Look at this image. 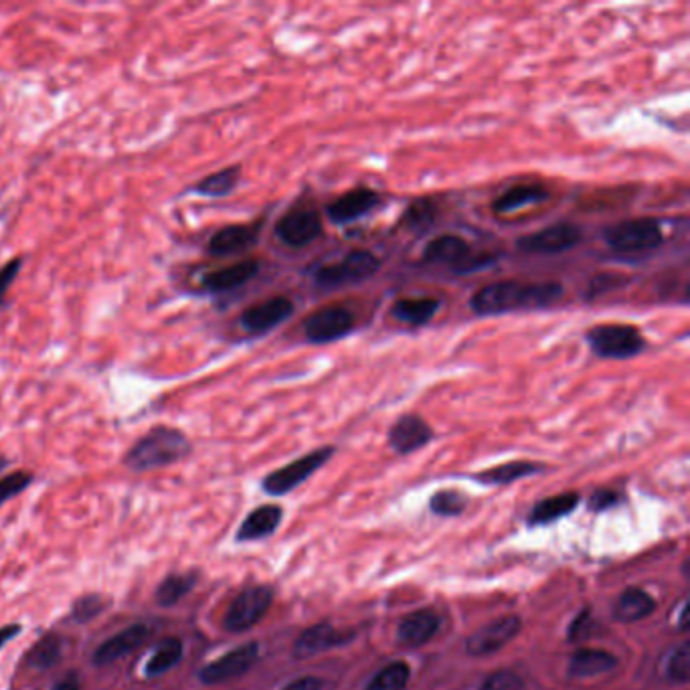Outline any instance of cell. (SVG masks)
<instances>
[{
  "instance_id": "cell-1",
  "label": "cell",
  "mask_w": 690,
  "mask_h": 690,
  "mask_svg": "<svg viewBox=\"0 0 690 690\" xmlns=\"http://www.w3.org/2000/svg\"><path fill=\"white\" fill-rule=\"evenodd\" d=\"M565 294L561 282H525L498 280L478 288L470 298V310L476 316H502L525 310H547L555 306Z\"/></svg>"
},
{
  "instance_id": "cell-2",
  "label": "cell",
  "mask_w": 690,
  "mask_h": 690,
  "mask_svg": "<svg viewBox=\"0 0 690 690\" xmlns=\"http://www.w3.org/2000/svg\"><path fill=\"white\" fill-rule=\"evenodd\" d=\"M193 452V444L183 429L154 425L126 452L124 464L132 472H150L183 462Z\"/></svg>"
},
{
  "instance_id": "cell-3",
  "label": "cell",
  "mask_w": 690,
  "mask_h": 690,
  "mask_svg": "<svg viewBox=\"0 0 690 690\" xmlns=\"http://www.w3.org/2000/svg\"><path fill=\"white\" fill-rule=\"evenodd\" d=\"M498 262L496 253L476 251L464 237L454 233H444L431 239L421 251V264L448 266L454 274L468 276L490 268Z\"/></svg>"
},
{
  "instance_id": "cell-4",
  "label": "cell",
  "mask_w": 690,
  "mask_h": 690,
  "mask_svg": "<svg viewBox=\"0 0 690 690\" xmlns=\"http://www.w3.org/2000/svg\"><path fill=\"white\" fill-rule=\"evenodd\" d=\"M585 340L591 353L606 361H630L648 349L642 330L624 322L595 324L585 332Z\"/></svg>"
},
{
  "instance_id": "cell-5",
  "label": "cell",
  "mask_w": 690,
  "mask_h": 690,
  "mask_svg": "<svg viewBox=\"0 0 690 690\" xmlns=\"http://www.w3.org/2000/svg\"><path fill=\"white\" fill-rule=\"evenodd\" d=\"M666 239L662 221L656 217H634L610 225L603 241L616 253H646L658 249Z\"/></svg>"
},
{
  "instance_id": "cell-6",
  "label": "cell",
  "mask_w": 690,
  "mask_h": 690,
  "mask_svg": "<svg viewBox=\"0 0 690 690\" xmlns=\"http://www.w3.org/2000/svg\"><path fill=\"white\" fill-rule=\"evenodd\" d=\"M381 270V260L369 249H353L336 264H324L312 278L320 288H338L371 280Z\"/></svg>"
},
{
  "instance_id": "cell-7",
  "label": "cell",
  "mask_w": 690,
  "mask_h": 690,
  "mask_svg": "<svg viewBox=\"0 0 690 690\" xmlns=\"http://www.w3.org/2000/svg\"><path fill=\"white\" fill-rule=\"evenodd\" d=\"M274 591L268 585H253L243 589L231 603L223 616V628L233 634L251 630L257 622L264 620L272 608Z\"/></svg>"
},
{
  "instance_id": "cell-8",
  "label": "cell",
  "mask_w": 690,
  "mask_h": 690,
  "mask_svg": "<svg viewBox=\"0 0 690 690\" xmlns=\"http://www.w3.org/2000/svg\"><path fill=\"white\" fill-rule=\"evenodd\" d=\"M357 328V316L342 304H328L306 316L302 332L310 344H332Z\"/></svg>"
},
{
  "instance_id": "cell-9",
  "label": "cell",
  "mask_w": 690,
  "mask_h": 690,
  "mask_svg": "<svg viewBox=\"0 0 690 690\" xmlns=\"http://www.w3.org/2000/svg\"><path fill=\"white\" fill-rule=\"evenodd\" d=\"M274 233L280 239V243L286 247H292V249L308 247L312 241H316L324 233L320 211L306 203L294 205L276 221Z\"/></svg>"
},
{
  "instance_id": "cell-10",
  "label": "cell",
  "mask_w": 690,
  "mask_h": 690,
  "mask_svg": "<svg viewBox=\"0 0 690 690\" xmlns=\"http://www.w3.org/2000/svg\"><path fill=\"white\" fill-rule=\"evenodd\" d=\"M332 456H334V448L332 446H324V448L312 450L310 454H306V456L290 462L288 466H282V468L274 470L272 474H268L264 478L262 488L270 496H284V494L292 492L294 488H298L300 484H304Z\"/></svg>"
},
{
  "instance_id": "cell-11",
  "label": "cell",
  "mask_w": 690,
  "mask_h": 690,
  "mask_svg": "<svg viewBox=\"0 0 690 690\" xmlns=\"http://www.w3.org/2000/svg\"><path fill=\"white\" fill-rule=\"evenodd\" d=\"M583 239V229L575 223H553L535 233L523 235L516 241V247L523 253L533 255H559L575 249Z\"/></svg>"
},
{
  "instance_id": "cell-12",
  "label": "cell",
  "mask_w": 690,
  "mask_h": 690,
  "mask_svg": "<svg viewBox=\"0 0 690 690\" xmlns=\"http://www.w3.org/2000/svg\"><path fill=\"white\" fill-rule=\"evenodd\" d=\"M296 312V304L288 296H272L268 300H262L257 304L247 306L239 318L237 324L241 330H245L251 336H262L278 326H282L286 320H290Z\"/></svg>"
},
{
  "instance_id": "cell-13",
  "label": "cell",
  "mask_w": 690,
  "mask_h": 690,
  "mask_svg": "<svg viewBox=\"0 0 690 690\" xmlns=\"http://www.w3.org/2000/svg\"><path fill=\"white\" fill-rule=\"evenodd\" d=\"M264 225H266L264 219L225 225L209 237L205 251L209 257H215V260L241 255V253H245L257 245V241H260V237H262Z\"/></svg>"
},
{
  "instance_id": "cell-14",
  "label": "cell",
  "mask_w": 690,
  "mask_h": 690,
  "mask_svg": "<svg viewBox=\"0 0 690 690\" xmlns=\"http://www.w3.org/2000/svg\"><path fill=\"white\" fill-rule=\"evenodd\" d=\"M523 622L519 616H504L488 626L476 630L468 642H466V652L474 658H486L494 652H500L504 646H508L516 636L521 634Z\"/></svg>"
},
{
  "instance_id": "cell-15",
  "label": "cell",
  "mask_w": 690,
  "mask_h": 690,
  "mask_svg": "<svg viewBox=\"0 0 690 690\" xmlns=\"http://www.w3.org/2000/svg\"><path fill=\"white\" fill-rule=\"evenodd\" d=\"M257 658H260V646H257L255 642L237 646L229 650L227 654H223L221 658L203 666L199 672V680L203 684L213 686V684H223L227 680L239 678L257 662Z\"/></svg>"
},
{
  "instance_id": "cell-16",
  "label": "cell",
  "mask_w": 690,
  "mask_h": 690,
  "mask_svg": "<svg viewBox=\"0 0 690 690\" xmlns=\"http://www.w3.org/2000/svg\"><path fill=\"white\" fill-rule=\"evenodd\" d=\"M383 203V197L373 189H353L340 195L338 199L330 201L326 205V217L332 225L344 227L351 225L367 215H371L379 205Z\"/></svg>"
},
{
  "instance_id": "cell-17",
  "label": "cell",
  "mask_w": 690,
  "mask_h": 690,
  "mask_svg": "<svg viewBox=\"0 0 690 690\" xmlns=\"http://www.w3.org/2000/svg\"><path fill=\"white\" fill-rule=\"evenodd\" d=\"M431 440H434V429L417 413H405L397 417L387 436L391 450L399 456L413 454L425 448Z\"/></svg>"
},
{
  "instance_id": "cell-18",
  "label": "cell",
  "mask_w": 690,
  "mask_h": 690,
  "mask_svg": "<svg viewBox=\"0 0 690 690\" xmlns=\"http://www.w3.org/2000/svg\"><path fill=\"white\" fill-rule=\"evenodd\" d=\"M262 270L260 260H239L235 264L213 270L201 278V288L209 294H225L249 284Z\"/></svg>"
},
{
  "instance_id": "cell-19",
  "label": "cell",
  "mask_w": 690,
  "mask_h": 690,
  "mask_svg": "<svg viewBox=\"0 0 690 690\" xmlns=\"http://www.w3.org/2000/svg\"><path fill=\"white\" fill-rule=\"evenodd\" d=\"M150 628L146 624H134L118 634H114L112 638H108L104 644H100L94 652V666H110L122 658H126L128 654L136 652L150 636Z\"/></svg>"
},
{
  "instance_id": "cell-20",
  "label": "cell",
  "mask_w": 690,
  "mask_h": 690,
  "mask_svg": "<svg viewBox=\"0 0 690 690\" xmlns=\"http://www.w3.org/2000/svg\"><path fill=\"white\" fill-rule=\"evenodd\" d=\"M347 642H351L349 632H342L330 624H316L298 636V640L294 644V656L296 658H310V656L322 654L326 650H332V648L342 646Z\"/></svg>"
},
{
  "instance_id": "cell-21",
  "label": "cell",
  "mask_w": 690,
  "mask_h": 690,
  "mask_svg": "<svg viewBox=\"0 0 690 690\" xmlns=\"http://www.w3.org/2000/svg\"><path fill=\"white\" fill-rule=\"evenodd\" d=\"M282 519H284V512L280 506H276V504L257 506L255 510H251L245 516V521L241 523L235 539L239 543L262 541V539H266L278 531Z\"/></svg>"
},
{
  "instance_id": "cell-22",
  "label": "cell",
  "mask_w": 690,
  "mask_h": 690,
  "mask_svg": "<svg viewBox=\"0 0 690 690\" xmlns=\"http://www.w3.org/2000/svg\"><path fill=\"white\" fill-rule=\"evenodd\" d=\"M438 630L440 618L434 610H417L399 622L397 640L407 648H419L434 638Z\"/></svg>"
},
{
  "instance_id": "cell-23",
  "label": "cell",
  "mask_w": 690,
  "mask_h": 690,
  "mask_svg": "<svg viewBox=\"0 0 690 690\" xmlns=\"http://www.w3.org/2000/svg\"><path fill=\"white\" fill-rule=\"evenodd\" d=\"M551 197V193L547 191V187L539 185V183H529V185H514L510 189H506L504 193H500L490 209L496 213V215H510V213H516L519 209H525V207H535V205H541L545 203L547 199Z\"/></svg>"
},
{
  "instance_id": "cell-24",
  "label": "cell",
  "mask_w": 690,
  "mask_h": 690,
  "mask_svg": "<svg viewBox=\"0 0 690 690\" xmlns=\"http://www.w3.org/2000/svg\"><path fill=\"white\" fill-rule=\"evenodd\" d=\"M440 308H442V300L434 296L399 298L391 306V316L407 326L421 328L438 316Z\"/></svg>"
},
{
  "instance_id": "cell-25",
  "label": "cell",
  "mask_w": 690,
  "mask_h": 690,
  "mask_svg": "<svg viewBox=\"0 0 690 690\" xmlns=\"http://www.w3.org/2000/svg\"><path fill=\"white\" fill-rule=\"evenodd\" d=\"M241 172H243L241 164H229V166L203 177L189 191L199 195V197H207V199H225V197L233 195L235 189L239 187Z\"/></svg>"
},
{
  "instance_id": "cell-26",
  "label": "cell",
  "mask_w": 690,
  "mask_h": 690,
  "mask_svg": "<svg viewBox=\"0 0 690 690\" xmlns=\"http://www.w3.org/2000/svg\"><path fill=\"white\" fill-rule=\"evenodd\" d=\"M654 610H656V599L648 591L640 587H630L616 601L614 616L622 624H634L652 616Z\"/></svg>"
},
{
  "instance_id": "cell-27",
  "label": "cell",
  "mask_w": 690,
  "mask_h": 690,
  "mask_svg": "<svg viewBox=\"0 0 690 690\" xmlns=\"http://www.w3.org/2000/svg\"><path fill=\"white\" fill-rule=\"evenodd\" d=\"M616 664L618 658L608 650L581 648L569 660V674L575 678H591L603 672H610L612 668H616Z\"/></svg>"
},
{
  "instance_id": "cell-28",
  "label": "cell",
  "mask_w": 690,
  "mask_h": 690,
  "mask_svg": "<svg viewBox=\"0 0 690 690\" xmlns=\"http://www.w3.org/2000/svg\"><path fill=\"white\" fill-rule=\"evenodd\" d=\"M199 575L197 571H181V573H170L164 577L154 593V599L160 608H172L177 606L181 599H185L193 587L197 585Z\"/></svg>"
},
{
  "instance_id": "cell-29",
  "label": "cell",
  "mask_w": 690,
  "mask_h": 690,
  "mask_svg": "<svg viewBox=\"0 0 690 690\" xmlns=\"http://www.w3.org/2000/svg\"><path fill=\"white\" fill-rule=\"evenodd\" d=\"M183 654H185V642L181 638H175V636L166 638L164 642H160L152 650V654L144 666L146 678H158V676L170 672L172 668H177L183 660Z\"/></svg>"
},
{
  "instance_id": "cell-30",
  "label": "cell",
  "mask_w": 690,
  "mask_h": 690,
  "mask_svg": "<svg viewBox=\"0 0 690 690\" xmlns=\"http://www.w3.org/2000/svg\"><path fill=\"white\" fill-rule=\"evenodd\" d=\"M545 468L537 462H525V460H516V462H506L494 468H488L484 472H480L476 476L478 482L482 484H490V486H500V484H510L516 480H523L527 476L533 474H541Z\"/></svg>"
},
{
  "instance_id": "cell-31",
  "label": "cell",
  "mask_w": 690,
  "mask_h": 690,
  "mask_svg": "<svg viewBox=\"0 0 690 690\" xmlns=\"http://www.w3.org/2000/svg\"><path fill=\"white\" fill-rule=\"evenodd\" d=\"M577 502H579L577 492H565V494L545 498V500L535 504L529 521H531V525H549L553 521H559L561 516L571 514L573 508L577 506Z\"/></svg>"
},
{
  "instance_id": "cell-32",
  "label": "cell",
  "mask_w": 690,
  "mask_h": 690,
  "mask_svg": "<svg viewBox=\"0 0 690 690\" xmlns=\"http://www.w3.org/2000/svg\"><path fill=\"white\" fill-rule=\"evenodd\" d=\"M438 215H440V207L436 199L419 197L405 209L403 217L399 219V227L409 229V231H425L427 227L436 223Z\"/></svg>"
},
{
  "instance_id": "cell-33",
  "label": "cell",
  "mask_w": 690,
  "mask_h": 690,
  "mask_svg": "<svg viewBox=\"0 0 690 690\" xmlns=\"http://www.w3.org/2000/svg\"><path fill=\"white\" fill-rule=\"evenodd\" d=\"M63 652V642L57 634L43 636L27 654V666L33 670H49L59 664Z\"/></svg>"
},
{
  "instance_id": "cell-34",
  "label": "cell",
  "mask_w": 690,
  "mask_h": 690,
  "mask_svg": "<svg viewBox=\"0 0 690 690\" xmlns=\"http://www.w3.org/2000/svg\"><path fill=\"white\" fill-rule=\"evenodd\" d=\"M411 678L409 664L397 660L383 666L365 686V690H405Z\"/></svg>"
},
{
  "instance_id": "cell-35",
  "label": "cell",
  "mask_w": 690,
  "mask_h": 690,
  "mask_svg": "<svg viewBox=\"0 0 690 690\" xmlns=\"http://www.w3.org/2000/svg\"><path fill=\"white\" fill-rule=\"evenodd\" d=\"M104 610H106V601H104V597L98 595V593H88V595L79 597V599L73 603L71 618H73L77 624H88V622H92L94 618H98Z\"/></svg>"
},
{
  "instance_id": "cell-36",
  "label": "cell",
  "mask_w": 690,
  "mask_h": 690,
  "mask_svg": "<svg viewBox=\"0 0 690 690\" xmlns=\"http://www.w3.org/2000/svg\"><path fill=\"white\" fill-rule=\"evenodd\" d=\"M33 480L35 476L27 470H17V472L0 476V506L7 504L21 492H25L33 484Z\"/></svg>"
},
{
  "instance_id": "cell-37",
  "label": "cell",
  "mask_w": 690,
  "mask_h": 690,
  "mask_svg": "<svg viewBox=\"0 0 690 690\" xmlns=\"http://www.w3.org/2000/svg\"><path fill=\"white\" fill-rule=\"evenodd\" d=\"M464 506H466V500L456 490H440L429 500L431 512L440 516H458L464 512Z\"/></svg>"
},
{
  "instance_id": "cell-38",
  "label": "cell",
  "mask_w": 690,
  "mask_h": 690,
  "mask_svg": "<svg viewBox=\"0 0 690 690\" xmlns=\"http://www.w3.org/2000/svg\"><path fill=\"white\" fill-rule=\"evenodd\" d=\"M666 676H668V680H672L676 684L688 682V678H690V646L686 642L680 644L672 652V656L668 658Z\"/></svg>"
},
{
  "instance_id": "cell-39",
  "label": "cell",
  "mask_w": 690,
  "mask_h": 690,
  "mask_svg": "<svg viewBox=\"0 0 690 690\" xmlns=\"http://www.w3.org/2000/svg\"><path fill=\"white\" fill-rule=\"evenodd\" d=\"M478 690H525V680L512 670L492 672Z\"/></svg>"
},
{
  "instance_id": "cell-40",
  "label": "cell",
  "mask_w": 690,
  "mask_h": 690,
  "mask_svg": "<svg viewBox=\"0 0 690 690\" xmlns=\"http://www.w3.org/2000/svg\"><path fill=\"white\" fill-rule=\"evenodd\" d=\"M23 266H25V257L23 255H17V257H13V260H9L5 266H0V308L5 306L9 290L17 282Z\"/></svg>"
},
{
  "instance_id": "cell-41",
  "label": "cell",
  "mask_w": 690,
  "mask_h": 690,
  "mask_svg": "<svg viewBox=\"0 0 690 690\" xmlns=\"http://www.w3.org/2000/svg\"><path fill=\"white\" fill-rule=\"evenodd\" d=\"M622 284H624V278H620V276H616V274H601V276H597V278L591 280V284H589V288H587V300H595V298H599L601 294H606V292H610L612 288L622 286Z\"/></svg>"
},
{
  "instance_id": "cell-42",
  "label": "cell",
  "mask_w": 690,
  "mask_h": 690,
  "mask_svg": "<svg viewBox=\"0 0 690 690\" xmlns=\"http://www.w3.org/2000/svg\"><path fill=\"white\" fill-rule=\"evenodd\" d=\"M616 502H620V494L618 492H612V490H601V492H595L589 500V508L591 510H606L610 506H614Z\"/></svg>"
},
{
  "instance_id": "cell-43",
  "label": "cell",
  "mask_w": 690,
  "mask_h": 690,
  "mask_svg": "<svg viewBox=\"0 0 690 690\" xmlns=\"http://www.w3.org/2000/svg\"><path fill=\"white\" fill-rule=\"evenodd\" d=\"M591 630V620H589V612H583L575 618V622L571 624V630H569V640L571 642H581L587 638Z\"/></svg>"
},
{
  "instance_id": "cell-44",
  "label": "cell",
  "mask_w": 690,
  "mask_h": 690,
  "mask_svg": "<svg viewBox=\"0 0 690 690\" xmlns=\"http://www.w3.org/2000/svg\"><path fill=\"white\" fill-rule=\"evenodd\" d=\"M324 680L318 676H300L290 680L282 690H322Z\"/></svg>"
},
{
  "instance_id": "cell-45",
  "label": "cell",
  "mask_w": 690,
  "mask_h": 690,
  "mask_svg": "<svg viewBox=\"0 0 690 690\" xmlns=\"http://www.w3.org/2000/svg\"><path fill=\"white\" fill-rule=\"evenodd\" d=\"M21 632H23L21 624H9L0 628V650H3L7 644H11V640H15Z\"/></svg>"
},
{
  "instance_id": "cell-46",
  "label": "cell",
  "mask_w": 690,
  "mask_h": 690,
  "mask_svg": "<svg viewBox=\"0 0 690 690\" xmlns=\"http://www.w3.org/2000/svg\"><path fill=\"white\" fill-rule=\"evenodd\" d=\"M81 688V682H79V676L75 672L63 676L61 680L55 682L53 690H79Z\"/></svg>"
}]
</instances>
